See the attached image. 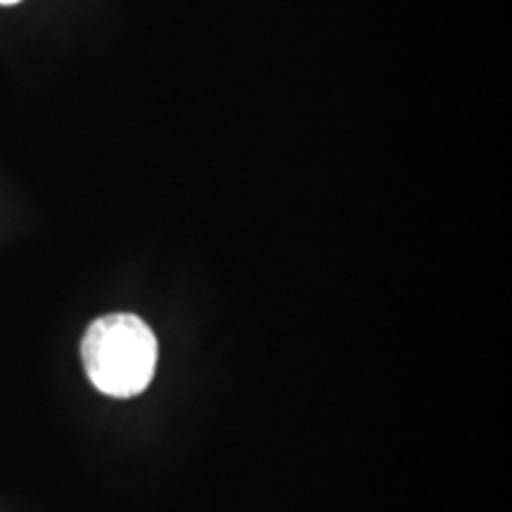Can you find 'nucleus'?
<instances>
[{"label": "nucleus", "mask_w": 512, "mask_h": 512, "mask_svg": "<svg viewBox=\"0 0 512 512\" xmlns=\"http://www.w3.org/2000/svg\"><path fill=\"white\" fill-rule=\"evenodd\" d=\"M157 354L155 332L133 313H110L93 320L81 342L88 380L114 399H131L150 387Z\"/></svg>", "instance_id": "nucleus-1"}, {"label": "nucleus", "mask_w": 512, "mask_h": 512, "mask_svg": "<svg viewBox=\"0 0 512 512\" xmlns=\"http://www.w3.org/2000/svg\"><path fill=\"white\" fill-rule=\"evenodd\" d=\"M22 3V0H0V5H17Z\"/></svg>", "instance_id": "nucleus-2"}]
</instances>
